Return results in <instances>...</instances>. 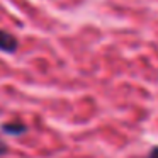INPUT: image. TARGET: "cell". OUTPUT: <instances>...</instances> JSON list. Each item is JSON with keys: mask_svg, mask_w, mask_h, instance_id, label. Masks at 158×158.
Segmentation results:
<instances>
[{"mask_svg": "<svg viewBox=\"0 0 158 158\" xmlns=\"http://www.w3.org/2000/svg\"><path fill=\"white\" fill-rule=\"evenodd\" d=\"M17 46H19V41H17L15 36H12L10 32L2 31V29H0V51H4V53H15V51H17Z\"/></svg>", "mask_w": 158, "mask_h": 158, "instance_id": "1", "label": "cell"}, {"mask_svg": "<svg viewBox=\"0 0 158 158\" xmlns=\"http://www.w3.org/2000/svg\"><path fill=\"white\" fill-rule=\"evenodd\" d=\"M2 131L5 134H10V136H19V134H24L27 131V127L21 123H7L2 124Z\"/></svg>", "mask_w": 158, "mask_h": 158, "instance_id": "2", "label": "cell"}, {"mask_svg": "<svg viewBox=\"0 0 158 158\" xmlns=\"http://www.w3.org/2000/svg\"><path fill=\"white\" fill-rule=\"evenodd\" d=\"M7 151H9V146H7V143H5L2 138H0V156H4V155H7Z\"/></svg>", "mask_w": 158, "mask_h": 158, "instance_id": "3", "label": "cell"}, {"mask_svg": "<svg viewBox=\"0 0 158 158\" xmlns=\"http://www.w3.org/2000/svg\"><path fill=\"white\" fill-rule=\"evenodd\" d=\"M146 158H158V146L156 148H153V150L150 151V153H148V156Z\"/></svg>", "mask_w": 158, "mask_h": 158, "instance_id": "4", "label": "cell"}]
</instances>
